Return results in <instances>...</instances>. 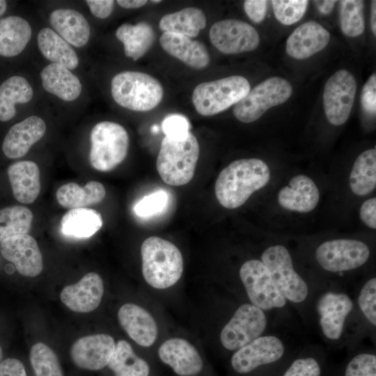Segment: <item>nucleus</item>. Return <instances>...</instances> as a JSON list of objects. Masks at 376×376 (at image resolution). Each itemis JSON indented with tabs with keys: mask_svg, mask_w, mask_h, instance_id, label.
Wrapping results in <instances>:
<instances>
[{
	"mask_svg": "<svg viewBox=\"0 0 376 376\" xmlns=\"http://www.w3.org/2000/svg\"><path fill=\"white\" fill-rule=\"evenodd\" d=\"M0 376H26V373L22 361L8 358L0 363Z\"/></svg>",
	"mask_w": 376,
	"mask_h": 376,
	"instance_id": "nucleus-50",
	"label": "nucleus"
},
{
	"mask_svg": "<svg viewBox=\"0 0 376 376\" xmlns=\"http://www.w3.org/2000/svg\"><path fill=\"white\" fill-rule=\"evenodd\" d=\"M359 216L362 222L371 229L376 228V198L366 200L361 205Z\"/></svg>",
	"mask_w": 376,
	"mask_h": 376,
	"instance_id": "nucleus-48",
	"label": "nucleus"
},
{
	"mask_svg": "<svg viewBox=\"0 0 376 376\" xmlns=\"http://www.w3.org/2000/svg\"><path fill=\"white\" fill-rule=\"evenodd\" d=\"M189 120L181 114L168 115L162 123V128L165 136L173 140L185 139L190 132Z\"/></svg>",
	"mask_w": 376,
	"mask_h": 376,
	"instance_id": "nucleus-44",
	"label": "nucleus"
},
{
	"mask_svg": "<svg viewBox=\"0 0 376 376\" xmlns=\"http://www.w3.org/2000/svg\"><path fill=\"white\" fill-rule=\"evenodd\" d=\"M0 252L23 276H37L42 270V256L39 246L36 240L28 234L3 240L0 243Z\"/></svg>",
	"mask_w": 376,
	"mask_h": 376,
	"instance_id": "nucleus-16",
	"label": "nucleus"
},
{
	"mask_svg": "<svg viewBox=\"0 0 376 376\" xmlns=\"http://www.w3.org/2000/svg\"><path fill=\"white\" fill-rule=\"evenodd\" d=\"M53 28L67 42L76 47L86 45L91 36V26L86 17L77 10L58 8L49 15Z\"/></svg>",
	"mask_w": 376,
	"mask_h": 376,
	"instance_id": "nucleus-26",
	"label": "nucleus"
},
{
	"mask_svg": "<svg viewBox=\"0 0 376 376\" xmlns=\"http://www.w3.org/2000/svg\"><path fill=\"white\" fill-rule=\"evenodd\" d=\"M356 92V79L347 70H338L327 81L323 91V107L331 125H341L347 120Z\"/></svg>",
	"mask_w": 376,
	"mask_h": 376,
	"instance_id": "nucleus-14",
	"label": "nucleus"
},
{
	"mask_svg": "<svg viewBox=\"0 0 376 376\" xmlns=\"http://www.w3.org/2000/svg\"><path fill=\"white\" fill-rule=\"evenodd\" d=\"M352 192L358 196L370 194L376 187V149L362 152L355 159L349 178Z\"/></svg>",
	"mask_w": 376,
	"mask_h": 376,
	"instance_id": "nucleus-34",
	"label": "nucleus"
},
{
	"mask_svg": "<svg viewBox=\"0 0 376 376\" xmlns=\"http://www.w3.org/2000/svg\"><path fill=\"white\" fill-rule=\"evenodd\" d=\"M267 3L265 0H246L244 2V9L253 22L260 23L266 16Z\"/></svg>",
	"mask_w": 376,
	"mask_h": 376,
	"instance_id": "nucleus-47",
	"label": "nucleus"
},
{
	"mask_svg": "<svg viewBox=\"0 0 376 376\" xmlns=\"http://www.w3.org/2000/svg\"><path fill=\"white\" fill-rule=\"evenodd\" d=\"M199 152L198 141L191 132L182 140L165 136L162 141L156 162L162 180L172 186L189 183L194 175Z\"/></svg>",
	"mask_w": 376,
	"mask_h": 376,
	"instance_id": "nucleus-3",
	"label": "nucleus"
},
{
	"mask_svg": "<svg viewBox=\"0 0 376 376\" xmlns=\"http://www.w3.org/2000/svg\"><path fill=\"white\" fill-rule=\"evenodd\" d=\"M141 253L143 278L152 288L165 289L180 279L183 258L172 242L157 236L148 237L142 243Z\"/></svg>",
	"mask_w": 376,
	"mask_h": 376,
	"instance_id": "nucleus-2",
	"label": "nucleus"
},
{
	"mask_svg": "<svg viewBox=\"0 0 376 376\" xmlns=\"http://www.w3.org/2000/svg\"><path fill=\"white\" fill-rule=\"evenodd\" d=\"M115 346L114 339L108 334L86 336L73 343L70 357L81 369L98 370L107 366Z\"/></svg>",
	"mask_w": 376,
	"mask_h": 376,
	"instance_id": "nucleus-17",
	"label": "nucleus"
},
{
	"mask_svg": "<svg viewBox=\"0 0 376 376\" xmlns=\"http://www.w3.org/2000/svg\"><path fill=\"white\" fill-rule=\"evenodd\" d=\"M107 366L115 376H148L150 367L138 357L130 344L124 340L117 342Z\"/></svg>",
	"mask_w": 376,
	"mask_h": 376,
	"instance_id": "nucleus-36",
	"label": "nucleus"
},
{
	"mask_svg": "<svg viewBox=\"0 0 376 376\" xmlns=\"http://www.w3.org/2000/svg\"><path fill=\"white\" fill-rule=\"evenodd\" d=\"M8 175L15 199L24 204L33 203L41 189L38 166L32 161L17 162L8 167Z\"/></svg>",
	"mask_w": 376,
	"mask_h": 376,
	"instance_id": "nucleus-25",
	"label": "nucleus"
},
{
	"mask_svg": "<svg viewBox=\"0 0 376 376\" xmlns=\"http://www.w3.org/2000/svg\"><path fill=\"white\" fill-rule=\"evenodd\" d=\"M43 88L48 93L66 101H74L81 93L79 79L63 65L50 63L40 72Z\"/></svg>",
	"mask_w": 376,
	"mask_h": 376,
	"instance_id": "nucleus-27",
	"label": "nucleus"
},
{
	"mask_svg": "<svg viewBox=\"0 0 376 376\" xmlns=\"http://www.w3.org/2000/svg\"><path fill=\"white\" fill-rule=\"evenodd\" d=\"M168 202L167 192L159 189L139 200L134 207V212L140 217H150L163 211Z\"/></svg>",
	"mask_w": 376,
	"mask_h": 376,
	"instance_id": "nucleus-42",
	"label": "nucleus"
},
{
	"mask_svg": "<svg viewBox=\"0 0 376 376\" xmlns=\"http://www.w3.org/2000/svg\"><path fill=\"white\" fill-rule=\"evenodd\" d=\"M336 1H313L318 10L324 15H329L333 10Z\"/></svg>",
	"mask_w": 376,
	"mask_h": 376,
	"instance_id": "nucleus-51",
	"label": "nucleus"
},
{
	"mask_svg": "<svg viewBox=\"0 0 376 376\" xmlns=\"http://www.w3.org/2000/svg\"><path fill=\"white\" fill-rule=\"evenodd\" d=\"M345 376H376V356L373 353L361 352L347 363Z\"/></svg>",
	"mask_w": 376,
	"mask_h": 376,
	"instance_id": "nucleus-43",
	"label": "nucleus"
},
{
	"mask_svg": "<svg viewBox=\"0 0 376 376\" xmlns=\"http://www.w3.org/2000/svg\"><path fill=\"white\" fill-rule=\"evenodd\" d=\"M292 93V88L288 81L279 77H269L250 90L235 104L233 114L240 122H254L269 108L286 102Z\"/></svg>",
	"mask_w": 376,
	"mask_h": 376,
	"instance_id": "nucleus-9",
	"label": "nucleus"
},
{
	"mask_svg": "<svg viewBox=\"0 0 376 376\" xmlns=\"http://www.w3.org/2000/svg\"><path fill=\"white\" fill-rule=\"evenodd\" d=\"M45 122L37 116H31L12 126L6 134L2 150L10 159L25 155L31 147L41 139L46 132Z\"/></svg>",
	"mask_w": 376,
	"mask_h": 376,
	"instance_id": "nucleus-21",
	"label": "nucleus"
},
{
	"mask_svg": "<svg viewBox=\"0 0 376 376\" xmlns=\"http://www.w3.org/2000/svg\"><path fill=\"white\" fill-rule=\"evenodd\" d=\"M354 308L352 299L345 292L329 290L318 295L315 310L318 327L324 339L331 343L341 339L347 320Z\"/></svg>",
	"mask_w": 376,
	"mask_h": 376,
	"instance_id": "nucleus-12",
	"label": "nucleus"
},
{
	"mask_svg": "<svg viewBox=\"0 0 376 376\" xmlns=\"http://www.w3.org/2000/svg\"><path fill=\"white\" fill-rule=\"evenodd\" d=\"M206 25V17L202 10L195 7L183 8L164 15L159 23L164 32H171L189 38L197 36Z\"/></svg>",
	"mask_w": 376,
	"mask_h": 376,
	"instance_id": "nucleus-33",
	"label": "nucleus"
},
{
	"mask_svg": "<svg viewBox=\"0 0 376 376\" xmlns=\"http://www.w3.org/2000/svg\"><path fill=\"white\" fill-rule=\"evenodd\" d=\"M90 139V163L99 171H111L127 155L129 135L118 123L107 120L98 123L93 127Z\"/></svg>",
	"mask_w": 376,
	"mask_h": 376,
	"instance_id": "nucleus-6",
	"label": "nucleus"
},
{
	"mask_svg": "<svg viewBox=\"0 0 376 376\" xmlns=\"http://www.w3.org/2000/svg\"><path fill=\"white\" fill-rule=\"evenodd\" d=\"M276 19L284 25L297 22L304 15L308 4L306 0L272 1Z\"/></svg>",
	"mask_w": 376,
	"mask_h": 376,
	"instance_id": "nucleus-41",
	"label": "nucleus"
},
{
	"mask_svg": "<svg viewBox=\"0 0 376 376\" xmlns=\"http://www.w3.org/2000/svg\"><path fill=\"white\" fill-rule=\"evenodd\" d=\"M161 1H160V0H157V1L153 0V1H151V2H152V3H160Z\"/></svg>",
	"mask_w": 376,
	"mask_h": 376,
	"instance_id": "nucleus-55",
	"label": "nucleus"
},
{
	"mask_svg": "<svg viewBox=\"0 0 376 376\" xmlns=\"http://www.w3.org/2000/svg\"><path fill=\"white\" fill-rule=\"evenodd\" d=\"M286 345V340L279 334L266 332L235 351L231 357V366L238 373H251L280 360L285 353Z\"/></svg>",
	"mask_w": 376,
	"mask_h": 376,
	"instance_id": "nucleus-13",
	"label": "nucleus"
},
{
	"mask_svg": "<svg viewBox=\"0 0 376 376\" xmlns=\"http://www.w3.org/2000/svg\"><path fill=\"white\" fill-rule=\"evenodd\" d=\"M102 225L103 220L100 213L86 207L68 211L61 221V228L65 235L79 238L91 237Z\"/></svg>",
	"mask_w": 376,
	"mask_h": 376,
	"instance_id": "nucleus-35",
	"label": "nucleus"
},
{
	"mask_svg": "<svg viewBox=\"0 0 376 376\" xmlns=\"http://www.w3.org/2000/svg\"><path fill=\"white\" fill-rule=\"evenodd\" d=\"M209 34L213 46L226 54L253 51L260 43V36L255 28L237 19L217 22L210 28Z\"/></svg>",
	"mask_w": 376,
	"mask_h": 376,
	"instance_id": "nucleus-15",
	"label": "nucleus"
},
{
	"mask_svg": "<svg viewBox=\"0 0 376 376\" xmlns=\"http://www.w3.org/2000/svg\"><path fill=\"white\" fill-rule=\"evenodd\" d=\"M269 324L267 313L250 304L240 305L223 327L219 339L229 351H237L267 332Z\"/></svg>",
	"mask_w": 376,
	"mask_h": 376,
	"instance_id": "nucleus-10",
	"label": "nucleus"
},
{
	"mask_svg": "<svg viewBox=\"0 0 376 376\" xmlns=\"http://www.w3.org/2000/svg\"><path fill=\"white\" fill-rule=\"evenodd\" d=\"M329 40L330 33L326 29L315 21H308L289 36L285 49L291 57L305 59L322 51Z\"/></svg>",
	"mask_w": 376,
	"mask_h": 376,
	"instance_id": "nucleus-22",
	"label": "nucleus"
},
{
	"mask_svg": "<svg viewBox=\"0 0 376 376\" xmlns=\"http://www.w3.org/2000/svg\"><path fill=\"white\" fill-rule=\"evenodd\" d=\"M260 260L288 303L301 306L307 301L310 288L295 270L291 254L285 246L278 244L266 247L261 253Z\"/></svg>",
	"mask_w": 376,
	"mask_h": 376,
	"instance_id": "nucleus-5",
	"label": "nucleus"
},
{
	"mask_svg": "<svg viewBox=\"0 0 376 376\" xmlns=\"http://www.w3.org/2000/svg\"><path fill=\"white\" fill-rule=\"evenodd\" d=\"M239 276L250 304L267 314L286 308L288 302L274 285L260 260L245 261L240 268Z\"/></svg>",
	"mask_w": 376,
	"mask_h": 376,
	"instance_id": "nucleus-8",
	"label": "nucleus"
},
{
	"mask_svg": "<svg viewBox=\"0 0 376 376\" xmlns=\"http://www.w3.org/2000/svg\"><path fill=\"white\" fill-rule=\"evenodd\" d=\"M33 91L23 77L12 76L0 85V121L6 122L16 114L15 104L31 100Z\"/></svg>",
	"mask_w": 376,
	"mask_h": 376,
	"instance_id": "nucleus-32",
	"label": "nucleus"
},
{
	"mask_svg": "<svg viewBox=\"0 0 376 376\" xmlns=\"http://www.w3.org/2000/svg\"><path fill=\"white\" fill-rule=\"evenodd\" d=\"M32 34L26 19L17 15L0 19V56L13 57L26 47Z\"/></svg>",
	"mask_w": 376,
	"mask_h": 376,
	"instance_id": "nucleus-28",
	"label": "nucleus"
},
{
	"mask_svg": "<svg viewBox=\"0 0 376 376\" xmlns=\"http://www.w3.org/2000/svg\"><path fill=\"white\" fill-rule=\"evenodd\" d=\"M86 3L91 13L100 19L108 17L114 6V1L113 0H87Z\"/></svg>",
	"mask_w": 376,
	"mask_h": 376,
	"instance_id": "nucleus-49",
	"label": "nucleus"
},
{
	"mask_svg": "<svg viewBox=\"0 0 376 376\" xmlns=\"http://www.w3.org/2000/svg\"><path fill=\"white\" fill-rule=\"evenodd\" d=\"M357 308L372 329L376 326V278L371 277L361 287L357 300Z\"/></svg>",
	"mask_w": 376,
	"mask_h": 376,
	"instance_id": "nucleus-40",
	"label": "nucleus"
},
{
	"mask_svg": "<svg viewBox=\"0 0 376 376\" xmlns=\"http://www.w3.org/2000/svg\"><path fill=\"white\" fill-rule=\"evenodd\" d=\"M120 324L137 344L151 346L157 336V326L153 317L144 308L134 304L123 305L118 312Z\"/></svg>",
	"mask_w": 376,
	"mask_h": 376,
	"instance_id": "nucleus-23",
	"label": "nucleus"
},
{
	"mask_svg": "<svg viewBox=\"0 0 376 376\" xmlns=\"http://www.w3.org/2000/svg\"><path fill=\"white\" fill-rule=\"evenodd\" d=\"M29 359L36 376H63L56 354L45 343L34 344Z\"/></svg>",
	"mask_w": 376,
	"mask_h": 376,
	"instance_id": "nucleus-38",
	"label": "nucleus"
},
{
	"mask_svg": "<svg viewBox=\"0 0 376 376\" xmlns=\"http://www.w3.org/2000/svg\"><path fill=\"white\" fill-rule=\"evenodd\" d=\"M38 46L45 58L53 63L74 70L79 65V57L72 47L57 33L49 28L42 29L38 34Z\"/></svg>",
	"mask_w": 376,
	"mask_h": 376,
	"instance_id": "nucleus-31",
	"label": "nucleus"
},
{
	"mask_svg": "<svg viewBox=\"0 0 376 376\" xmlns=\"http://www.w3.org/2000/svg\"><path fill=\"white\" fill-rule=\"evenodd\" d=\"M33 214L22 205H13L0 210V243L5 239L28 234L31 228Z\"/></svg>",
	"mask_w": 376,
	"mask_h": 376,
	"instance_id": "nucleus-37",
	"label": "nucleus"
},
{
	"mask_svg": "<svg viewBox=\"0 0 376 376\" xmlns=\"http://www.w3.org/2000/svg\"><path fill=\"white\" fill-rule=\"evenodd\" d=\"M249 91L250 84L245 77L233 75L196 86L192 93V102L199 114L213 116L235 104Z\"/></svg>",
	"mask_w": 376,
	"mask_h": 376,
	"instance_id": "nucleus-7",
	"label": "nucleus"
},
{
	"mask_svg": "<svg viewBox=\"0 0 376 376\" xmlns=\"http://www.w3.org/2000/svg\"><path fill=\"white\" fill-rule=\"evenodd\" d=\"M104 293L101 276L89 272L77 283L65 286L60 298L69 309L77 313H89L100 305Z\"/></svg>",
	"mask_w": 376,
	"mask_h": 376,
	"instance_id": "nucleus-18",
	"label": "nucleus"
},
{
	"mask_svg": "<svg viewBox=\"0 0 376 376\" xmlns=\"http://www.w3.org/2000/svg\"><path fill=\"white\" fill-rule=\"evenodd\" d=\"M340 25L342 32L348 37L361 35L365 29L363 1H340Z\"/></svg>",
	"mask_w": 376,
	"mask_h": 376,
	"instance_id": "nucleus-39",
	"label": "nucleus"
},
{
	"mask_svg": "<svg viewBox=\"0 0 376 376\" xmlns=\"http://www.w3.org/2000/svg\"><path fill=\"white\" fill-rule=\"evenodd\" d=\"M370 250L363 242L354 239H334L318 246L315 258L324 270L342 273L357 269L369 260Z\"/></svg>",
	"mask_w": 376,
	"mask_h": 376,
	"instance_id": "nucleus-11",
	"label": "nucleus"
},
{
	"mask_svg": "<svg viewBox=\"0 0 376 376\" xmlns=\"http://www.w3.org/2000/svg\"><path fill=\"white\" fill-rule=\"evenodd\" d=\"M119 6L125 8H138L143 6L147 1L146 0H118L116 1Z\"/></svg>",
	"mask_w": 376,
	"mask_h": 376,
	"instance_id": "nucleus-52",
	"label": "nucleus"
},
{
	"mask_svg": "<svg viewBox=\"0 0 376 376\" xmlns=\"http://www.w3.org/2000/svg\"><path fill=\"white\" fill-rule=\"evenodd\" d=\"M271 172L267 164L258 158L237 159L219 174L214 187L217 199L227 209H235L256 191L269 182Z\"/></svg>",
	"mask_w": 376,
	"mask_h": 376,
	"instance_id": "nucleus-1",
	"label": "nucleus"
},
{
	"mask_svg": "<svg viewBox=\"0 0 376 376\" xmlns=\"http://www.w3.org/2000/svg\"><path fill=\"white\" fill-rule=\"evenodd\" d=\"M105 195V187L97 181H89L83 187L68 182L58 187L56 193L58 203L70 210L100 203Z\"/></svg>",
	"mask_w": 376,
	"mask_h": 376,
	"instance_id": "nucleus-29",
	"label": "nucleus"
},
{
	"mask_svg": "<svg viewBox=\"0 0 376 376\" xmlns=\"http://www.w3.org/2000/svg\"><path fill=\"white\" fill-rule=\"evenodd\" d=\"M319 200L318 186L312 178L304 174L293 176L277 195L278 203L282 208L299 213L313 211Z\"/></svg>",
	"mask_w": 376,
	"mask_h": 376,
	"instance_id": "nucleus-19",
	"label": "nucleus"
},
{
	"mask_svg": "<svg viewBox=\"0 0 376 376\" xmlns=\"http://www.w3.org/2000/svg\"><path fill=\"white\" fill-rule=\"evenodd\" d=\"M162 47L172 56L195 69H202L210 63V55L200 41L192 40L183 35L164 32L160 37Z\"/></svg>",
	"mask_w": 376,
	"mask_h": 376,
	"instance_id": "nucleus-24",
	"label": "nucleus"
},
{
	"mask_svg": "<svg viewBox=\"0 0 376 376\" xmlns=\"http://www.w3.org/2000/svg\"><path fill=\"white\" fill-rule=\"evenodd\" d=\"M116 36L123 42L125 56L133 61L142 57L155 39L152 26L146 22L136 24H123L117 29Z\"/></svg>",
	"mask_w": 376,
	"mask_h": 376,
	"instance_id": "nucleus-30",
	"label": "nucleus"
},
{
	"mask_svg": "<svg viewBox=\"0 0 376 376\" xmlns=\"http://www.w3.org/2000/svg\"><path fill=\"white\" fill-rule=\"evenodd\" d=\"M7 8V2L4 0H0V17L3 15Z\"/></svg>",
	"mask_w": 376,
	"mask_h": 376,
	"instance_id": "nucleus-54",
	"label": "nucleus"
},
{
	"mask_svg": "<svg viewBox=\"0 0 376 376\" xmlns=\"http://www.w3.org/2000/svg\"><path fill=\"white\" fill-rule=\"evenodd\" d=\"M1 357H2V350H1V347L0 346V360L1 359Z\"/></svg>",
	"mask_w": 376,
	"mask_h": 376,
	"instance_id": "nucleus-56",
	"label": "nucleus"
},
{
	"mask_svg": "<svg viewBox=\"0 0 376 376\" xmlns=\"http://www.w3.org/2000/svg\"><path fill=\"white\" fill-rule=\"evenodd\" d=\"M361 104L363 110L369 115L376 113V75H370L364 84L361 95Z\"/></svg>",
	"mask_w": 376,
	"mask_h": 376,
	"instance_id": "nucleus-46",
	"label": "nucleus"
},
{
	"mask_svg": "<svg viewBox=\"0 0 376 376\" xmlns=\"http://www.w3.org/2000/svg\"><path fill=\"white\" fill-rule=\"evenodd\" d=\"M321 367L313 357H305L295 359L283 376H320Z\"/></svg>",
	"mask_w": 376,
	"mask_h": 376,
	"instance_id": "nucleus-45",
	"label": "nucleus"
},
{
	"mask_svg": "<svg viewBox=\"0 0 376 376\" xmlns=\"http://www.w3.org/2000/svg\"><path fill=\"white\" fill-rule=\"evenodd\" d=\"M370 26L372 32L376 35V1H372L370 8Z\"/></svg>",
	"mask_w": 376,
	"mask_h": 376,
	"instance_id": "nucleus-53",
	"label": "nucleus"
},
{
	"mask_svg": "<svg viewBox=\"0 0 376 376\" xmlns=\"http://www.w3.org/2000/svg\"><path fill=\"white\" fill-rule=\"evenodd\" d=\"M114 101L121 107L136 111L155 109L162 101L164 90L152 76L138 71H123L111 81Z\"/></svg>",
	"mask_w": 376,
	"mask_h": 376,
	"instance_id": "nucleus-4",
	"label": "nucleus"
},
{
	"mask_svg": "<svg viewBox=\"0 0 376 376\" xmlns=\"http://www.w3.org/2000/svg\"><path fill=\"white\" fill-rule=\"evenodd\" d=\"M160 359L180 376H196L203 369V360L197 350L182 338H170L159 347Z\"/></svg>",
	"mask_w": 376,
	"mask_h": 376,
	"instance_id": "nucleus-20",
	"label": "nucleus"
}]
</instances>
